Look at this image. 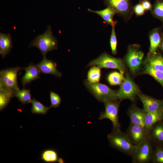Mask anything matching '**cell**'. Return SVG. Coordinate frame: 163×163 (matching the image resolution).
<instances>
[{"label":"cell","instance_id":"cell-31","mask_svg":"<svg viewBox=\"0 0 163 163\" xmlns=\"http://www.w3.org/2000/svg\"><path fill=\"white\" fill-rule=\"evenodd\" d=\"M116 24L112 26V29L110 39V45L112 54L116 55L117 53V41L115 30V27Z\"/></svg>","mask_w":163,"mask_h":163},{"label":"cell","instance_id":"cell-15","mask_svg":"<svg viewBox=\"0 0 163 163\" xmlns=\"http://www.w3.org/2000/svg\"><path fill=\"white\" fill-rule=\"evenodd\" d=\"M24 70H25V72L22 78L21 81L24 88L27 84L40 78L41 72L36 65L32 63H30L27 67L24 68Z\"/></svg>","mask_w":163,"mask_h":163},{"label":"cell","instance_id":"cell-37","mask_svg":"<svg viewBox=\"0 0 163 163\" xmlns=\"http://www.w3.org/2000/svg\"><path fill=\"white\" fill-rule=\"evenodd\" d=\"M162 146V147H163V145Z\"/></svg>","mask_w":163,"mask_h":163},{"label":"cell","instance_id":"cell-36","mask_svg":"<svg viewBox=\"0 0 163 163\" xmlns=\"http://www.w3.org/2000/svg\"><path fill=\"white\" fill-rule=\"evenodd\" d=\"M162 121H163V119H162Z\"/></svg>","mask_w":163,"mask_h":163},{"label":"cell","instance_id":"cell-19","mask_svg":"<svg viewBox=\"0 0 163 163\" xmlns=\"http://www.w3.org/2000/svg\"><path fill=\"white\" fill-rule=\"evenodd\" d=\"M13 46L10 34H5L0 33V54L4 58L8 55Z\"/></svg>","mask_w":163,"mask_h":163},{"label":"cell","instance_id":"cell-35","mask_svg":"<svg viewBox=\"0 0 163 163\" xmlns=\"http://www.w3.org/2000/svg\"><path fill=\"white\" fill-rule=\"evenodd\" d=\"M163 52V36L161 37V40L159 47Z\"/></svg>","mask_w":163,"mask_h":163},{"label":"cell","instance_id":"cell-33","mask_svg":"<svg viewBox=\"0 0 163 163\" xmlns=\"http://www.w3.org/2000/svg\"><path fill=\"white\" fill-rule=\"evenodd\" d=\"M134 9L135 13L137 15H142L144 13L145 9L141 3L136 5Z\"/></svg>","mask_w":163,"mask_h":163},{"label":"cell","instance_id":"cell-29","mask_svg":"<svg viewBox=\"0 0 163 163\" xmlns=\"http://www.w3.org/2000/svg\"><path fill=\"white\" fill-rule=\"evenodd\" d=\"M154 163H163V148L155 145L152 161Z\"/></svg>","mask_w":163,"mask_h":163},{"label":"cell","instance_id":"cell-11","mask_svg":"<svg viewBox=\"0 0 163 163\" xmlns=\"http://www.w3.org/2000/svg\"><path fill=\"white\" fill-rule=\"evenodd\" d=\"M130 141L133 145H139L147 137V134L144 128L130 123L126 130Z\"/></svg>","mask_w":163,"mask_h":163},{"label":"cell","instance_id":"cell-16","mask_svg":"<svg viewBox=\"0 0 163 163\" xmlns=\"http://www.w3.org/2000/svg\"><path fill=\"white\" fill-rule=\"evenodd\" d=\"M105 4L113 9L116 13L125 14L127 12L130 8L128 0H103Z\"/></svg>","mask_w":163,"mask_h":163},{"label":"cell","instance_id":"cell-7","mask_svg":"<svg viewBox=\"0 0 163 163\" xmlns=\"http://www.w3.org/2000/svg\"><path fill=\"white\" fill-rule=\"evenodd\" d=\"M155 145L148 137L137 146L131 156L133 163H149L152 162Z\"/></svg>","mask_w":163,"mask_h":163},{"label":"cell","instance_id":"cell-26","mask_svg":"<svg viewBox=\"0 0 163 163\" xmlns=\"http://www.w3.org/2000/svg\"><path fill=\"white\" fill-rule=\"evenodd\" d=\"M30 103L32 105L31 111L33 114L45 115L50 108L49 107L45 106L41 102L36 100L34 98L32 99Z\"/></svg>","mask_w":163,"mask_h":163},{"label":"cell","instance_id":"cell-14","mask_svg":"<svg viewBox=\"0 0 163 163\" xmlns=\"http://www.w3.org/2000/svg\"><path fill=\"white\" fill-rule=\"evenodd\" d=\"M148 137L156 145H163V121L155 123L147 133Z\"/></svg>","mask_w":163,"mask_h":163},{"label":"cell","instance_id":"cell-20","mask_svg":"<svg viewBox=\"0 0 163 163\" xmlns=\"http://www.w3.org/2000/svg\"><path fill=\"white\" fill-rule=\"evenodd\" d=\"M163 116V111L146 112L144 123V128L147 134L151 128L155 123L162 120Z\"/></svg>","mask_w":163,"mask_h":163},{"label":"cell","instance_id":"cell-32","mask_svg":"<svg viewBox=\"0 0 163 163\" xmlns=\"http://www.w3.org/2000/svg\"><path fill=\"white\" fill-rule=\"evenodd\" d=\"M50 96L51 101L50 108L52 107L56 108L59 106L61 102V98L57 94L53 91L50 92Z\"/></svg>","mask_w":163,"mask_h":163},{"label":"cell","instance_id":"cell-9","mask_svg":"<svg viewBox=\"0 0 163 163\" xmlns=\"http://www.w3.org/2000/svg\"><path fill=\"white\" fill-rule=\"evenodd\" d=\"M24 68L12 67L1 70L0 72V81L5 87L15 91L19 89L17 83V74Z\"/></svg>","mask_w":163,"mask_h":163},{"label":"cell","instance_id":"cell-10","mask_svg":"<svg viewBox=\"0 0 163 163\" xmlns=\"http://www.w3.org/2000/svg\"><path fill=\"white\" fill-rule=\"evenodd\" d=\"M146 112L163 111V99H157L140 92L137 95Z\"/></svg>","mask_w":163,"mask_h":163},{"label":"cell","instance_id":"cell-13","mask_svg":"<svg viewBox=\"0 0 163 163\" xmlns=\"http://www.w3.org/2000/svg\"><path fill=\"white\" fill-rule=\"evenodd\" d=\"M146 112L135 105L131 106L127 111L130 123L144 128V121Z\"/></svg>","mask_w":163,"mask_h":163},{"label":"cell","instance_id":"cell-21","mask_svg":"<svg viewBox=\"0 0 163 163\" xmlns=\"http://www.w3.org/2000/svg\"><path fill=\"white\" fill-rule=\"evenodd\" d=\"M88 11L99 15L107 24L111 26L117 23L116 21H114L113 20V17L116 13L113 9L110 7H107L101 10H94L89 8Z\"/></svg>","mask_w":163,"mask_h":163},{"label":"cell","instance_id":"cell-24","mask_svg":"<svg viewBox=\"0 0 163 163\" xmlns=\"http://www.w3.org/2000/svg\"><path fill=\"white\" fill-rule=\"evenodd\" d=\"M14 95L23 104L30 103L32 99L30 89L23 88L15 90Z\"/></svg>","mask_w":163,"mask_h":163},{"label":"cell","instance_id":"cell-6","mask_svg":"<svg viewBox=\"0 0 163 163\" xmlns=\"http://www.w3.org/2000/svg\"><path fill=\"white\" fill-rule=\"evenodd\" d=\"M125 74L124 79L120 85L119 89L117 91V99L121 101L128 99L133 101L141 91L129 74L127 72Z\"/></svg>","mask_w":163,"mask_h":163},{"label":"cell","instance_id":"cell-22","mask_svg":"<svg viewBox=\"0 0 163 163\" xmlns=\"http://www.w3.org/2000/svg\"><path fill=\"white\" fill-rule=\"evenodd\" d=\"M150 46L149 54L155 53L158 51L161 40L159 29H155L151 33L149 37Z\"/></svg>","mask_w":163,"mask_h":163},{"label":"cell","instance_id":"cell-5","mask_svg":"<svg viewBox=\"0 0 163 163\" xmlns=\"http://www.w3.org/2000/svg\"><path fill=\"white\" fill-rule=\"evenodd\" d=\"M144 54L136 45L130 46L125 57V62L130 72L133 75L137 74L144 65Z\"/></svg>","mask_w":163,"mask_h":163},{"label":"cell","instance_id":"cell-23","mask_svg":"<svg viewBox=\"0 0 163 163\" xmlns=\"http://www.w3.org/2000/svg\"><path fill=\"white\" fill-rule=\"evenodd\" d=\"M40 159L46 163H54L58 161L62 162V158H59L56 151L53 149H47L43 151L41 154Z\"/></svg>","mask_w":163,"mask_h":163},{"label":"cell","instance_id":"cell-4","mask_svg":"<svg viewBox=\"0 0 163 163\" xmlns=\"http://www.w3.org/2000/svg\"><path fill=\"white\" fill-rule=\"evenodd\" d=\"M84 84L89 91L99 101L104 103L117 100V91L113 90L106 85L99 83H92L88 80Z\"/></svg>","mask_w":163,"mask_h":163},{"label":"cell","instance_id":"cell-28","mask_svg":"<svg viewBox=\"0 0 163 163\" xmlns=\"http://www.w3.org/2000/svg\"><path fill=\"white\" fill-rule=\"evenodd\" d=\"M124 78L123 74L116 71L110 73L107 77V81L111 85H120L123 82Z\"/></svg>","mask_w":163,"mask_h":163},{"label":"cell","instance_id":"cell-2","mask_svg":"<svg viewBox=\"0 0 163 163\" xmlns=\"http://www.w3.org/2000/svg\"><path fill=\"white\" fill-rule=\"evenodd\" d=\"M32 47L38 48L43 56L48 52L57 49V40L53 34L50 25L43 34L37 35L32 41L29 48Z\"/></svg>","mask_w":163,"mask_h":163},{"label":"cell","instance_id":"cell-8","mask_svg":"<svg viewBox=\"0 0 163 163\" xmlns=\"http://www.w3.org/2000/svg\"><path fill=\"white\" fill-rule=\"evenodd\" d=\"M121 101L117 100L106 102L104 103L105 110L100 114L99 119L109 120L113 125V129H121L119 120L118 114L120 105Z\"/></svg>","mask_w":163,"mask_h":163},{"label":"cell","instance_id":"cell-12","mask_svg":"<svg viewBox=\"0 0 163 163\" xmlns=\"http://www.w3.org/2000/svg\"><path fill=\"white\" fill-rule=\"evenodd\" d=\"M41 73L43 74H51L57 77H60L62 73L57 69L56 63L51 60L43 56L40 62L35 65Z\"/></svg>","mask_w":163,"mask_h":163},{"label":"cell","instance_id":"cell-25","mask_svg":"<svg viewBox=\"0 0 163 163\" xmlns=\"http://www.w3.org/2000/svg\"><path fill=\"white\" fill-rule=\"evenodd\" d=\"M143 72L153 77L163 88V72L156 70L144 63Z\"/></svg>","mask_w":163,"mask_h":163},{"label":"cell","instance_id":"cell-34","mask_svg":"<svg viewBox=\"0 0 163 163\" xmlns=\"http://www.w3.org/2000/svg\"><path fill=\"white\" fill-rule=\"evenodd\" d=\"M141 4L145 10H149L152 9V5L151 3L147 0H142L141 2Z\"/></svg>","mask_w":163,"mask_h":163},{"label":"cell","instance_id":"cell-27","mask_svg":"<svg viewBox=\"0 0 163 163\" xmlns=\"http://www.w3.org/2000/svg\"><path fill=\"white\" fill-rule=\"evenodd\" d=\"M93 66L88 72L87 80L92 83H99L101 76V68L95 66Z\"/></svg>","mask_w":163,"mask_h":163},{"label":"cell","instance_id":"cell-17","mask_svg":"<svg viewBox=\"0 0 163 163\" xmlns=\"http://www.w3.org/2000/svg\"><path fill=\"white\" fill-rule=\"evenodd\" d=\"M144 64L155 70L163 72V55L158 51L154 53L149 54Z\"/></svg>","mask_w":163,"mask_h":163},{"label":"cell","instance_id":"cell-1","mask_svg":"<svg viewBox=\"0 0 163 163\" xmlns=\"http://www.w3.org/2000/svg\"><path fill=\"white\" fill-rule=\"evenodd\" d=\"M107 138L111 147L127 156H131L136 149L137 146L133 144L126 133L121 129H113Z\"/></svg>","mask_w":163,"mask_h":163},{"label":"cell","instance_id":"cell-30","mask_svg":"<svg viewBox=\"0 0 163 163\" xmlns=\"http://www.w3.org/2000/svg\"><path fill=\"white\" fill-rule=\"evenodd\" d=\"M154 16L163 22V0H156L153 11Z\"/></svg>","mask_w":163,"mask_h":163},{"label":"cell","instance_id":"cell-3","mask_svg":"<svg viewBox=\"0 0 163 163\" xmlns=\"http://www.w3.org/2000/svg\"><path fill=\"white\" fill-rule=\"evenodd\" d=\"M96 65L100 68L116 69L123 74L126 72V65L124 60L112 56L105 52L91 60L88 64L87 67Z\"/></svg>","mask_w":163,"mask_h":163},{"label":"cell","instance_id":"cell-18","mask_svg":"<svg viewBox=\"0 0 163 163\" xmlns=\"http://www.w3.org/2000/svg\"><path fill=\"white\" fill-rule=\"evenodd\" d=\"M15 90L6 88L0 81V110L2 111L14 97Z\"/></svg>","mask_w":163,"mask_h":163}]
</instances>
